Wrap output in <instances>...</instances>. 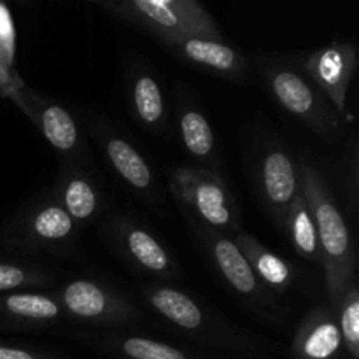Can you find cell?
<instances>
[{
  "instance_id": "obj_23",
  "label": "cell",
  "mask_w": 359,
  "mask_h": 359,
  "mask_svg": "<svg viewBox=\"0 0 359 359\" xmlns=\"http://www.w3.org/2000/svg\"><path fill=\"white\" fill-rule=\"evenodd\" d=\"M133 105L140 121L154 126L163 118V95L151 76H139L133 83Z\"/></svg>"
},
{
  "instance_id": "obj_15",
  "label": "cell",
  "mask_w": 359,
  "mask_h": 359,
  "mask_svg": "<svg viewBox=\"0 0 359 359\" xmlns=\"http://www.w3.org/2000/svg\"><path fill=\"white\" fill-rule=\"evenodd\" d=\"M174 42H177L182 55L189 62L207 67V69L214 70L221 76L231 77V79L242 77L245 62L237 51L224 46L223 42L207 37H181L175 39Z\"/></svg>"
},
{
  "instance_id": "obj_2",
  "label": "cell",
  "mask_w": 359,
  "mask_h": 359,
  "mask_svg": "<svg viewBox=\"0 0 359 359\" xmlns=\"http://www.w3.org/2000/svg\"><path fill=\"white\" fill-rule=\"evenodd\" d=\"M172 195L191 210L202 224L219 230H238L233 198L216 174L203 168L179 167L170 179Z\"/></svg>"
},
{
  "instance_id": "obj_3",
  "label": "cell",
  "mask_w": 359,
  "mask_h": 359,
  "mask_svg": "<svg viewBox=\"0 0 359 359\" xmlns=\"http://www.w3.org/2000/svg\"><path fill=\"white\" fill-rule=\"evenodd\" d=\"M76 223L58 202H49L30 210L13 231L4 235L2 242L7 248H58L72 241Z\"/></svg>"
},
{
  "instance_id": "obj_17",
  "label": "cell",
  "mask_w": 359,
  "mask_h": 359,
  "mask_svg": "<svg viewBox=\"0 0 359 359\" xmlns=\"http://www.w3.org/2000/svg\"><path fill=\"white\" fill-rule=\"evenodd\" d=\"M105 156L109 158L119 177L125 179L133 189L147 191L153 186V172L142 154L121 137H107L104 142Z\"/></svg>"
},
{
  "instance_id": "obj_8",
  "label": "cell",
  "mask_w": 359,
  "mask_h": 359,
  "mask_svg": "<svg viewBox=\"0 0 359 359\" xmlns=\"http://www.w3.org/2000/svg\"><path fill=\"white\" fill-rule=\"evenodd\" d=\"M133 4L149 23L163 32L168 41L216 34L202 11L184 0H133Z\"/></svg>"
},
{
  "instance_id": "obj_26",
  "label": "cell",
  "mask_w": 359,
  "mask_h": 359,
  "mask_svg": "<svg viewBox=\"0 0 359 359\" xmlns=\"http://www.w3.org/2000/svg\"><path fill=\"white\" fill-rule=\"evenodd\" d=\"M0 39L6 44L7 53L11 56V53H13V30H11V21L7 18V13L2 7H0Z\"/></svg>"
},
{
  "instance_id": "obj_19",
  "label": "cell",
  "mask_w": 359,
  "mask_h": 359,
  "mask_svg": "<svg viewBox=\"0 0 359 359\" xmlns=\"http://www.w3.org/2000/svg\"><path fill=\"white\" fill-rule=\"evenodd\" d=\"M60 205L72 217L74 223H83L97 214L98 191L84 175H69L60 188Z\"/></svg>"
},
{
  "instance_id": "obj_22",
  "label": "cell",
  "mask_w": 359,
  "mask_h": 359,
  "mask_svg": "<svg viewBox=\"0 0 359 359\" xmlns=\"http://www.w3.org/2000/svg\"><path fill=\"white\" fill-rule=\"evenodd\" d=\"M179 126H181L182 142H184L186 149H188L193 156H212L216 140H214L212 128H210L209 121H207V118L202 112L195 111V109L186 111L184 114L181 116Z\"/></svg>"
},
{
  "instance_id": "obj_11",
  "label": "cell",
  "mask_w": 359,
  "mask_h": 359,
  "mask_svg": "<svg viewBox=\"0 0 359 359\" xmlns=\"http://www.w3.org/2000/svg\"><path fill=\"white\" fill-rule=\"evenodd\" d=\"M144 297L151 307L172 325L188 333H202L205 330L207 342L219 346L214 333L209 330L207 314H203V309L189 294L174 287L154 286L144 290Z\"/></svg>"
},
{
  "instance_id": "obj_14",
  "label": "cell",
  "mask_w": 359,
  "mask_h": 359,
  "mask_svg": "<svg viewBox=\"0 0 359 359\" xmlns=\"http://www.w3.org/2000/svg\"><path fill=\"white\" fill-rule=\"evenodd\" d=\"M118 241L121 242V249L125 255L137 266L154 276H172L174 263L168 256L167 249L144 228L135 224H126L118 228Z\"/></svg>"
},
{
  "instance_id": "obj_5",
  "label": "cell",
  "mask_w": 359,
  "mask_h": 359,
  "mask_svg": "<svg viewBox=\"0 0 359 359\" xmlns=\"http://www.w3.org/2000/svg\"><path fill=\"white\" fill-rule=\"evenodd\" d=\"M270 88L279 104L291 114L314 126L323 135H330L337 128V118L325 109L314 88L293 70H272L269 76Z\"/></svg>"
},
{
  "instance_id": "obj_16",
  "label": "cell",
  "mask_w": 359,
  "mask_h": 359,
  "mask_svg": "<svg viewBox=\"0 0 359 359\" xmlns=\"http://www.w3.org/2000/svg\"><path fill=\"white\" fill-rule=\"evenodd\" d=\"M58 300L41 293L0 294V318L21 323H51L62 316Z\"/></svg>"
},
{
  "instance_id": "obj_25",
  "label": "cell",
  "mask_w": 359,
  "mask_h": 359,
  "mask_svg": "<svg viewBox=\"0 0 359 359\" xmlns=\"http://www.w3.org/2000/svg\"><path fill=\"white\" fill-rule=\"evenodd\" d=\"M0 359H53L48 354L37 353V351H30L27 347L18 346H6L0 344Z\"/></svg>"
},
{
  "instance_id": "obj_1",
  "label": "cell",
  "mask_w": 359,
  "mask_h": 359,
  "mask_svg": "<svg viewBox=\"0 0 359 359\" xmlns=\"http://www.w3.org/2000/svg\"><path fill=\"white\" fill-rule=\"evenodd\" d=\"M300 189L314 216L319 259L325 265L326 290L332 309H337L344 290L353 283L356 272L353 237L328 186L309 161H302L300 165Z\"/></svg>"
},
{
  "instance_id": "obj_6",
  "label": "cell",
  "mask_w": 359,
  "mask_h": 359,
  "mask_svg": "<svg viewBox=\"0 0 359 359\" xmlns=\"http://www.w3.org/2000/svg\"><path fill=\"white\" fill-rule=\"evenodd\" d=\"M356 69V51L353 46L337 44L321 49L309 58L305 70L326 93L339 112H346L347 90Z\"/></svg>"
},
{
  "instance_id": "obj_7",
  "label": "cell",
  "mask_w": 359,
  "mask_h": 359,
  "mask_svg": "<svg viewBox=\"0 0 359 359\" xmlns=\"http://www.w3.org/2000/svg\"><path fill=\"white\" fill-rule=\"evenodd\" d=\"M11 98L27 112L28 118L37 125L44 139L60 153H74L79 147V132L69 111L60 105L44 102L35 97L34 91L21 86L11 91Z\"/></svg>"
},
{
  "instance_id": "obj_13",
  "label": "cell",
  "mask_w": 359,
  "mask_h": 359,
  "mask_svg": "<svg viewBox=\"0 0 359 359\" xmlns=\"http://www.w3.org/2000/svg\"><path fill=\"white\" fill-rule=\"evenodd\" d=\"M233 242L244 252L245 259L249 262L259 283L277 291L287 290L293 284V266L287 262H284L276 252L266 249L258 238H255L249 233H237L233 237Z\"/></svg>"
},
{
  "instance_id": "obj_21",
  "label": "cell",
  "mask_w": 359,
  "mask_h": 359,
  "mask_svg": "<svg viewBox=\"0 0 359 359\" xmlns=\"http://www.w3.org/2000/svg\"><path fill=\"white\" fill-rule=\"evenodd\" d=\"M335 312L342 335L344 349L353 359H359V293L356 283H351L344 290Z\"/></svg>"
},
{
  "instance_id": "obj_4",
  "label": "cell",
  "mask_w": 359,
  "mask_h": 359,
  "mask_svg": "<svg viewBox=\"0 0 359 359\" xmlns=\"http://www.w3.org/2000/svg\"><path fill=\"white\" fill-rule=\"evenodd\" d=\"M58 304L72 318L90 323H123L132 319L135 311L118 294L88 279L67 284L58 294Z\"/></svg>"
},
{
  "instance_id": "obj_9",
  "label": "cell",
  "mask_w": 359,
  "mask_h": 359,
  "mask_svg": "<svg viewBox=\"0 0 359 359\" xmlns=\"http://www.w3.org/2000/svg\"><path fill=\"white\" fill-rule=\"evenodd\" d=\"M198 231L205 238L210 258H212L214 265L217 266L221 276L226 279V283L244 297L265 300V287L255 276L244 252L238 249L233 238L224 237L216 228L205 226V224L198 228Z\"/></svg>"
},
{
  "instance_id": "obj_12",
  "label": "cell",
  "mask_w": 359,
  "mask_h": 359,
  "mask_svg": "<svg viewBox=\"0 0 359 359\" xmlns=\"http://www.w3.org/2000/svg\"><path fill=\"white\" fill-rule=\"evenodd\" d=\"M262 186L269 205L283 221L287 207L300 195V177L290 154L280 149L270 151L262 163Z\"/></svg>"
},
{
  "instance_id": "obj_10",
  "label": "cell",
  "mask_w": 359,
  "mask_h": 359,
  "mask_svg": "<svg viewBox=\"0 0 359 359\" xmlns=\"http://www.w3.org/2000/svg\"><path fill=\"white\" fill-rule=\"evenodd\" d=\"M342 351L344 342L335 309L326 305L312 309L294 337L293 356L297 359H340Z\"/></svg>"
},
{
  "instance_id": "obj_24",
  "label": "cell",
  "mask_w": 359,
  "mask_h": 359,
  "mask_svg": "<svg viewBox=\"0 0 359 359\" xmlns=\"http://www.w3.org/2000/svg\"><path fill=\"white\" fill-rule=\"evenodd\" d=\"M48 276L41 269L28 263L0 262V293H9L25 286L48 283Z\"/></svg>"
},
{
  "instance_id": "obj_20",
  "label": "cell",
  "mask_w": 359,
  "mask_h": 359,
  "mask_svg": "<svg viewBox=\"0 0 359 359\" xmlns=\"http://www.w3.org/2000/svg\"><path fill=\"white\" fill-rule=\"evenodd\" d=\"M107 347L126 359H195L177 347L137 335L109 340Z\"/></svg>"
},
{
  "instance_id": "obj_18",
  "label": "cell",
  "mask_w": 359,
  "mask_h": 359,
  "mask_svg": "<svg viewBox=\"0 0 359 359\" xmlns=\"http://www.w3.org/2000/svg\"><path fill=\"white\" fill-rule=\"evenodd\" d=\"M283 223H286V231L298 255L307 259H319V242L314 216H312L302 191L287 207Z\"/></svg>"
}]
</instances>
